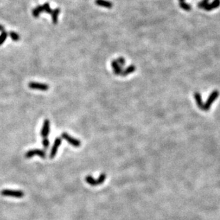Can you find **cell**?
Returning a JSON list of instances; mask_svg holds the SVG:
<instances>
[{"label":"cell","instance_id":"obj_1","mask_svg":"<svg viewBox=\"0 0 220 220\" xmlns=\"http://www.w3.org/2000/svg\"><path fill=\"white\" fill-rule=\"evenodd\" d=\"M219 92L217 90H213L212 93H211L210 95H209L208 99H207V101H206V103H204L203 111H208L210 109L211 106H212L213 103H214V101L217 99V98L219 97Z\"/></svg>","mask_w":220,"mask_h":220},{"label":"cell","instance_id":"obj_2","mask_svg":"<svg viewBox=\"0 0 220 220\" xmlns=\"http://www.w3.org/2000/svg\"><path fill=\"white\" fill-rule=\"evenodd\" d=\"M106 176L105 174H101V175L99 176L98 179V180H95L93 177H91L90 175H88V176L86 177V182L88 184L91 186H97L99 185V184H103V182L106 180Z\"/></svg>","mask_w":220,"mask_h":220},{"label":"cell","instance_id":"obj_3","mask_svg":"<svg viewBox=\"0 0 220 220\" xmlns=\"http://www.w3.org/2000/svg\"><path fill=\"white\" fill-rule=\"evenodd\" d=\"M1 195L5 197L22 198L24 196V192L20 190H13V189H3L1 192Z\"/></svg>","mask_w":220,"mask_h":220},{"label":"cell","instance_id":"obj_4","mask_svg":"<svg viewBox=\"0 0 220 220\" xmlns=\"http://www.w3.org/2000/svg\"><path fill=\"white\" fill-rule=\"evenodd\" d=\"M61 137L62 138H63V139L68 142L69 144L72 145L73 146L78 148V147H79L80 145H81V141L76 139V138L71 137L70 135L66 133H63L61 135Z\"/></svg>","mask_w":220,"mask_h":220},{"label":"cell","instance_id":"obj_5","mask_svg":"<svg viewBox=\"0 0 220 220\" xmlns=\"http://www.w3.org/2000/svg\"><path fill=\"white\" fill-rule=\"evenodd\" d=\"M34 155L39 156V157H41L43 159H44L46 157L45 152L42 150H39V149H33V150H29V151H28L26 153L25 157H26V158H31V157H32L33 156H34Z\"/></svg>","mask_w":220,"mask_h":220},{"label":"cell","instance_id":"obj_6","mask_svg":"<svg viewBox=\"0 0 220 220\" xmlns=\"http://www.w3.org/2000/svg\"><path fill=\"white\" fill-rule=\"evenodd\" d=\"M29 87L31 89H37L43 91H46L49 88V86L46 83L38 82H30L29 83Z\"/></svg>","mask_w":220,"mask_h":220},{"label":"cell","instance_id":"obj_7","mask_svg":"<svg viewBox=\"0 0 220 220\" xmlns=\"http://www.w3.org/2000/svg\"><path fill=\"white\" fill-rule=\"evenodd\" d=\"M61 138H56V139H55V141H54V145H53L52 148H51V152H50V155H49V157H50L51 159H53L55 157V156L56 155V153H57L58 149V147L61 145Z\"/></svg>","mask_w":220,"mask_h":220},{"label":"cell","instance_id":"obj_8","mask_svg":"<svg viewBox=\"0 0 220 220\" xmlns=\"http://www.w3.org/2000/svg\"><path fill=\"white\" fill-rule=\"evenodd\" d=\"M50 133V121L48 119H46L44 121L43 126H42V131H41V135L44 138H46L49 135Z\"/></svg>","mask_w":220,"mask_h":220},{"label":"cell","instance_id":"obj_9","mask_svg":"<svg viewBox=\"0 0 220 220\" xmlns=\"http://www.w3.org/2000/svg\"><path fill=\"white\" fill-rule=\"evenodd\" d=\"M111 66H112L113 72L114 74L116 76H120L121 75L122 72H123V69H122V66H120L119 63H118V61L116 60H113L111 62Z\"/></svg>","mask_w":220,"mask_h":220},{"label":"cell","instance_id":"obj_10","mask_svg":"<svg viewBox=\"0 0 220 220\" xmlns=\"http://www.w3.org/2000/svg\"><path fill=\"white\" fill-rule=\"evenodd\" d=\"M220 6V0H214L212 3L207 4L204 8L206 11L209 12L212 11V9H215L218 8Z\"/></svg>","mask_w":220,"mask_h":220},{"label":"cell","instance_id":"obj_11","mask_svg":"<svg viewBox=\"0 0 220 220\" xmlns=\"http://www.w3.org/2000/svg\"><path fill=\"white\" fill-rule=\"evenodd\" d=\"M95 3L98 6L102 7L111 9L113 7V4L111 1H107V0H95Z\"/></svg>","mask_w":220,"mask_h":220},{"label":"cell","instance_id":"obj_12","mask_svg":"<svg viewBox=\"0 0 220 220\" xmlns=\"http://www.w3.org/2000/svg\"><path fill=\"white\" fill-rule=\"evenodd\" d=\"M195 96V101H196L197 106H198V108H200V110L203 111V108H204V103L202 102V96L201 94L198 92H196L194 95Z\"/></svg>","mask_w":220,"mask_h":220},{"label":"cell","instance_id":"obj_13","mask_svg":"<svg viewBox=\"0 0 220 220\" xmlns=\"http://www.w3.org/2000/svg\"><path fill=\"white\" fill-rule=\"evenodd\" d=\"M135 70H136L135 66H133V65H130V66H127V68H125L124 71L123 70V72H122L121 75H120V76H126L127 75H129V74H132V73L134 72Z\"/></svg>","mask_w":220,"mask_h":220},{"label":"cell","instance_id":"obj_14","mask_svg":"<svg viewBox=\"0 0 220 220\" xmlns=\"http://www.w3.org/2000/svg\"><path fill=\"white\" fill-rule=\"evenodd\" d=\"M60 13V9L59 8H56L54 10H53L52 13H51V16H52V21L53 23L54 24H57L58 22V15Z\"/></svg>","mask_w":220,"mask_h":220},{"label":"cell","instance_id":"obj_15","mask_svg":"<svg viewBox=\"0 0 220 220\" xmlns=\"http://www.w3.org/2000/svg\"><path fill=\"white\" fill-rule=\"evenodd\" d=\"M180 7L182 9H184V11L189 12L192 9V7L187 3L184 2V1H182V2H180Z\"/></svg>","mask_w":220,"mask_h":220},{"label":"cell","instance_id":"obj_16","mask_svg":"<svg viewBox=\"0 0 220 220\" xmlns=\"http://www.w3.org/2000/svg\"><path fill=\"white\" fill-rule=\"evenodd\" d=\"M7 36H8V33L7 32V31H4L1 32V35H0V46H1L2 44L4 43V42L7 40Z\"/></svg>","mask_w":220,"mask_h":220},{"label":"cell","instance_id":"obj_17","mask_svg":"<svg viewBox=\"0 0 220 220\" xmlns=\"http://www.w3.org/2000/svg\"><path fill=\"white\" fill-rule=\"evenodd\" d=\"M9 36L14 42H18V41L19 40V39H20L19 35L17 33L15 32V31H10Z\"/></svg>","mask_w":220,"mask_h":220},{"label":"cell","instance_id":"obj_18","mask_svg":"<svg viewBox=\"0 0 220 220\" xmlns=\"http://www.w3.org/2000/svg\"><path fill=\"white\" fill-rule=\"evenodd\" d=\"M43 9H44V12H47L48 14H51L52 13V10L50 7V5L49 4V3H45V4H43Z\"/></svg>","mask_w":220,"mask_h":220},{"label":"cell","instance_id":"obj_19","mask_svg":"<svg viewBox=\"0 0 220 220\" xmlns=\"http://www.w3.org/2000/svg\"><path fill=\"white\" fill-rule=\"evenodd\" d=\"M209 0H202V1H200V3H198L197 7L200 9H204L206 5L209 4Z\"/></svg>","mask_w":220,"mask_h":220},{"label":"cell","instance_id":"obj_20","mask_svg":"<svg viewBox=\"0 0 220 220\" xmlns=\"http://www.w3.org/2000/svg\"><path fill=\"white\" fill-rule=\"evenodd\" d=\"M116 61H118V63H119L120 66H125V58H123V57L118 58V59L116 60Z\"/></svg>","mask_w":220,"mask_h":220},{"label":"cell","instance_id":"obj_21","mask_svg":"<svg viewBox=\"0 0 220 220\" xmlns=\"http://www.w3.org/2000/svg\"><path fill=\"white\" fill-rule=\"evenodd\" d=\"M32 15H33L34 17H35V18H38V17H39L40 13H39V12L38 10L36 9V8H34L32 10Z\"/></svg>","mask_w":220,"mask_h":220},{"label":"cell","instance_id":"obj_22","mask_svg":"<svg viewBox=\"0 0 220 220\" xmlns=\"http://www.w3.org/2000/svg\"><path fill=\"white\" fill-rule=\"evenodd\" d=\"M42 145H43V146L45 148H48V147H49V140L47 139V138H44V139L43 140V141H42Z\"/></svg>","mask_w":220,"mask_h":220},{"label":"cell","instance_id":"obj_23","mask_svg":"<svg viewBox=\"0 0 220 220\" xmlns=\"http://www.w3.org/2000/svg\"><path fill=\"white\" fill-rule=\"evenodd\" d=\"M36 8L40 14L42 13V12H44V9H43V7H42V6H40V5H39V6H37Z\"/></svg>","mask_w":220,"mask_h":220},{"label":"cell","instance_id":"obj_24","mask_svg":"<svg viewBox=\"0 0 220 220\" xmlns=\"http://www.w3.org/2000/svg\"><path fill=\"white\" fill-rule=\"evenodd\" d=\"M4 31V27L2 25H1V24H0V31H1V32H2V31Z\"/></svg>","mask_w":220,"mask_h":220},{"label":"cell","instance_id":"obj_25","mask_svg":"<svg viewBox=\"0 0 220 220\" xmlns=\"http://www.w3.org/2000/svg\"><path fill=\"white\" fill-rule=\"evenodd\" d=\"M179 1H180V2H182V1H184V0H179Z\"/></svg>","mask_w":220,"mask_h":220}]
</instances>
